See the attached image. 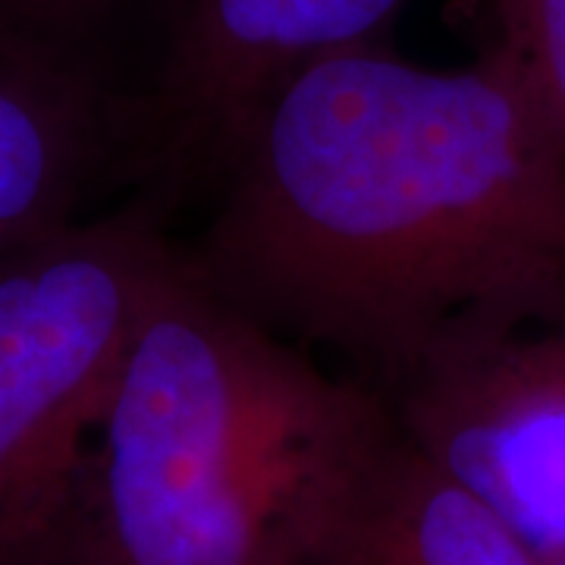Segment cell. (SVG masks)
Wrapping results in <instances>:
<instances>
[{
	"label": "cell",
	"mask_w": 565,
	"mask_h": 565,
	"mask_svg": "<svg viewBox=\"0 0 565 565\" xmlns=\"http://www.w3.org/2000/svg\"><path fill=\"white\" fill-rule=\"evenodd\" d=\"M180 258L223 302L386 393L434 349L565 296V148L490 41L437 70L386 41L282 79Z\"/></svg>",
	"instance_id": "1"
},
{
	"label": "cell",
	"mask_w": 565,
	"mask_h": 565,
	"mask_svg": "<svg viewBox=\"0 0 565 565\" xmlns=\"http://www.w3.org/2000/svg\"><path fill=\"white\" fill-rule=\"evenodd\" d=\"M396 440L377 386L223 302L177 245L92 437L66 565H318Z\"/></svg>",
	"instance_id": "2"
},
{
	"label": "cell",
	"mask_w": 565,
	"mask_h": 565,
	"mask_svg": "<svg viewBox=\"0 0 565 565\" xmlns=\"http://www.w3.org/2000/svg\"><path fill=\"white\" fill-rule=\"evenodd\" d=\"M177 255L145 192L0 258V565H66L126 345Z\"/></svg>",
	"instance_id": "3"
},
{
	"label": "cell",
	"mask_w": 565,
	"mask_h": 565,
	"mask_svg": "<svg viewBox=\"0 0 565 565\" xmlns=\"http://www.w3.org/2000/svg\"><path fill=\"white\" fill-rule=\"evenodd\" d=\"M399 437L531 550H565V296L434 349L384 393Z\"/></svg>",
	"instance_id": "4"
},
{
	"label": "cell",
	"mask_w": 565,
	"mask_h": 565,
	"mask_svg": "<svg viewBox=\"0 0 565 565\" xmlns=\"http://www.w3.org/2000/svg\"><path fill=\"white\" fill-rule=\"evenodd\" d=\"M408 0H185L129 98L122 180L163 207L217 182L262 102L333 51L386 41Z\"/></svg>",
	"instance_id": "5"
},
{
	"label": "cell",
	"mask_w": 565,
	"mask_h": 565,
	"mask_svg": "<svg viewBox=\"0 0 565 565\" xmlns=\"http://www.w3.org/2000/svg\"><path fill=\"white\" fill-rule=\"evenodd\" d=\"M129 92L0 35V258L79 221L122 177Z\"/></svg>",
	"instance_id": "6"
},
{
	"label": "cell",
	"mask_w": 565,
	"mask_h": 565,
	"mask_svg": "<svg viewBox=\"0 0 565 565\" xmlns=\"http://www.w3.org/2000/svg\"><path fill=\"white\" fill-rule=\"evenodd\" d=\"M318 565H546L478 497L405 444L362 497Z\"/></svg>",
	"instance_id": "7"
},
{
	"label": "cell",
	"mask_w": 565,
	"mask_h": 565,
	"mask_svg": "<svg viewBox=\"0 0 565 565\" xmlns=\"http://www.w3.org/2000/svg\"><path fill=\"white\" fill-rule=\"evenodd\" d=\"M185 0H0V35L139 88Z\"/></svg>",
	"instance_id": "8"
},
{
	"label": "cell",
	"mask_w": 565,
	"mask_h": 565,
	"mask_svg": "<svg viewBox=\"0 0 565 565\" xmlns=\"http://www.w3.org/2000/svg\"><path fill=\"white\" fill-rule=\"evenodd\" d=\"M490 17L565 148V0H490Z\"/></svg>",
	"instance_id": "9"
},
{
	"label": "cell",
	"mask_w": 565,
	"mask_h": 565,
	"mask_svg": "<svg viewBox=\"0 0 565 565\" xmlns=\"http://www.w3.org/2000/svg\"><path fill=\"white\" fill-rule=\"evenodd\" d=\"M546 565H565V550H559V553H553V556H544Z\"/></svg>",
	"instance_id": "10"
}]
</instances>
